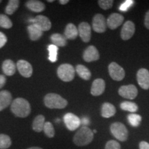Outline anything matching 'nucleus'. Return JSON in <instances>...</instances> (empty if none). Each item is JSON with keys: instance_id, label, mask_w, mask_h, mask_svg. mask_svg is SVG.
I'll list each match as a JSON object with an SVG mask.
<instances>
[{"instance_id": "1", "label": "nucleus", "mask_w": 149, "mask_h": 149, "mask_svg": "<svg viewBox=\"0 0 149 149\" xmlns=\"http://www.w3.org/2000/svg\"><path fill=\"white\" fill-rule=\"evenodd\" d=\"M10 109L15 116L21 118L28 117L31 112L29 102L25 99L21 97L16 98L12 102Z\"/></svg>"}, {"instance_id": "2", "label": "nucleus", "mask_w": 149, "mask_h": 149, "mask_svg": "<svg viewBox=\"0 0 149 149\" xmlns=\"http://www.w3.org/2000/svg\"><path fill=\"white\" fill-rule=\"evenodd\" d=\"M94 134L88 126H82L77 130L73 137V143L77 146H84L92 142Z\"/></svg>"}, {"instance_id": "3", "label": "nucleus", "mask_w": 149, "mask_h": 149, "mask_svg": "<svg viewBox=\"0 0 149 149\" xmlns=\"http://www.w3.org/2000/svg\"><path fill=\"white\" fill-rule=\"evenodd\" d=\"M44 102L48 109H62L68 105V102L64 98L56 93H48L44 97Z\"/></svg>"}, {"instance_id": "4", "label": "nucleus", "mask_w": 149, "mask_h": 149, "mask_svg": "<svg viewBox=\"0 0 149 149\" xmlns=\"http://www.w3.org/2000/svg\"><path fill=\"white\" fill-rule=\"evenodd\" d=\"M57 76L63 81H71L75 75V69L69 64H63L58 67L57 70Z\"/></svg>"}, {"instance_id": "5", "label": "nucleus", "mask_w": 149, "mask_h": 149, "mask_svg": "<svg viewBox=\"0 0 149 149\" xmlns=\"http://www.w3.org/2000/svg\"><path fill=\"white\" fill-rule=\"evenodd\" d=\"M110 130L114 137L119 141H125L128 139V130L124 124L121 122L113 123L110 126Z\"/></svg>"}, {"instance_id": "6", "label": "nucleus", "mask_w": 149, "mask_h": 149, "mask_svg": "<svg viewBox=\"0 0 149 149\" xmlns=\"http://www.w3.org/2000/svg\"><path fill=\"white\" fill-rule=\"evenodd\" d=\"M109 72L111 77L115 81H122L125 77V70L116 62L109 64Z\"/></svg>"}, {"instance_id": "7", "label": "nucleus", "mask_w": 149, "mask_h": 149, "mask_svg": "<svg viewBox=\"0 0 149 149\" xmlns=\"http://www.w3.org/2000/svg\"><path fill=\"white\" fill-rule=\"evenodd\" d=\"M64 122L66 128L70 131L77 130L81 125V120L72 113H68L64 115Z\"/></svg>"}, {"instance_id": "8", "label": "nucleus", "mask_w": 149, "mask_h": 149, "mask_svg": "<svg viewBox=\"0 0 149 149\" xmlns=\"http://www.w3.org/2000/svg\"><path fill=\"white\" fill-rule=\"evenodd\" d=\"M118 93L121 97L128 100H134L138 94L137 87L133 84L122 86L118 90Z\"/></svg>"}, {"instance_id": "9", "label": "nucleus", "mask_w": 149, "mask_h": 149, "mask_svg": "<svg viewBox=\"0 0 149 149\" xmlns=\"http://www.w3.org/2000/svg\"><path fill=\"white\" fill-rule=\"evenodd\" d=\"M107 20L103 15L96 14L93 19V29L98 33H103L107 31Z\"/></svg>"}, {"instance_id": "10", "label": "nucleus", "mask_w": 149, "mask_h": 149, "mask_svg": "<svg viewBox=\"0 0 149 149\" xmlns=\"http://www.w3.org/2000/svg\"><path fill=\"white\" fill-rule=\"evenodd\" d=\"M17 68L20 74L24 77H30L33 74V67L29 61L21 59L17 62Z\"/></svg>"}, {"instance_id": "11", "label": "nucleus", "mask_w": 149, "mask_h": 149, "mask_svg": "<svg viewBox=\"0 0 149 149\" xmlns=\"http://www.w3.org/2000/svg\"><path fill=\"white\" fill-rule=\"evenodd\" d=\"M137 83L141 88L149 89V71L146 68H140L137 73Z\"/></svg>"}, {"instance_id": "12", "label": "nucleus", "mask_w": 149, "mask_h": 149, "mask_svg": "<svg viewBox=\"0 0 149 149\" xmlns=\"http://www.w3.org/2000/svg\"><path fill=\"white\" fill-rule=\"evenodd\" d=\"M135 31V26L133 22L127 21L123 25L121 30V38L123 40H128L133 36Z\"/></svg>"}, {"instance_id": "13", "label": "nucleus", "mask_w": 149, "mask_h": 149, "mask_svg": "<svg viewBox=\"0 0 149 149\" xmlns=\"http://www.w3.org/2000/svg\"><path fill=\"white\" fill-rule=\"evenodd\" d=\"M31 22H33L32 24L37 25L43 32L49 31L51 29L52 24L51 21L47 17L44 15H37L33 19Z\"/></svg>"}, {"instance_id": "14", "label": "nucleus", "mask_w": 149, "mask_h": 149, "mask_svg": "<svg viewBox=\"0 0 149 149\" xmlns=\"http://www.w3.org/2000/svg\"><path fill=\"white\" fill-rule=\"evenodd\" d=\"M78 33L84 42H90L91 39V28L87 22H81L78 26Z\"/></svg>"}, {"instance_id": "15", "label": "nucleus", "mask_w": 149, "mask_h": 149, "mask_svg": "<svg viewBox=\"0 0 149 149\" xmlns=\"http://www.w3.org/2000/svg\"><path fill=\"white\" fill-rule=\"evenodd\" d=\"M83 59L86 62H92L100 59L98 50L94 46H90L85 49L83 53Z\"/></svg>"}, {"instance_id": "16", "label": "nucleus", "mask_w": 149, "mask_h": 149, "mask_svg": "<svg viewBox=\"0 0 149 149\" xmlns=\"http://www.w3.org/2000/svg\"><path fill=\"white\" fill-rule=\"evenodd\" d=\"M106 83L103 79L98 78L93 81L91 86V93L93 96H100L102 95L105 91Z\"/></svg>"}, {"instance_id": "17", "label": "nucleus", "mask_w": 149, "mask_h": 149, "mask_svg": "<svg viewBox=\"0 0 149 149\" xmlns=\"http://www.w3.org/2000/svg\"><path fill=\"white\" fill-rule=\"evenodd\" d=\"M124 16L119 13H112L107 20V25L111 30H115L122 24Z\"/></svg>"}, {"instance_id": "18", "label": "nucleus", "mask_w": 149, "mask_h": 149, "mask_svg": "<svg viewBox=\"0 0 149 149\" xmlns=\"http://www.w3.org/2000/svg\"><path fill=\"white\" fill-rule=\"evenodd\" d=\"M12 103V95L9 91H0V111L6 109Z\"/></svg>"}, {"instance_id": "19", "label": "nucleus", "mask_w": 149, "mask_h": 149, "mask_svg": "<svg viewBox=\"0 0 149 149\" xmlns=\"http://www.w3.org/2000/svg\"><path fill=\"white\" fill-rule=\"evenodd\" d=\"M26 6L30 10L35 13H41L45 10V4L41 1L37 0H30L26 2Z\"/></svg>"}, {"instance_id": "20", "label": "nucleus", "mask_w": 149, "mask_h": 149, "mask_svg": "<svg viewBox=\"0 0 149 149\" xmlns=\"http://www.w3.org/2000/svg\"><path fill=\"white\" fill-rule=\"evenodd\" d=\"M28 32L31 40L37 41L42 37L43 31L34 24H31L28 26Z\"/></svg>"}, {"instance_id": "21", "label": "nucleus", "mask_w": 149, "mask_h": 149, "mask_svg": "<svg viewBox=\"0 0 149 149\" xmlns=\"http://www.w3.org/2000/svg\"><path fill=\"white\" fill-rule=\"evenodd\" d=\"M2 70L6 75L13 76L16 72V65L11 59H6L2 63Z\"/></svg>"}, {"instance_id": "22", "label": "nucleus", "mask_w": 149, "mask_h": 149, "mask_svg": "<svg viewBox=\"0 0 149 149\" xmlns=\"http://www.w3.org/2000/svg\"><path fill=\"white\" fill-rule=\"evenodd\" d=\"M115 113H116V109L113 104L109 102H105L102 104L101 115L104 118H110L114 116Z\"/></svg>"}, {"instance_id": "23", "label": "nucleus", "mask_w": 149, "mask_h": 149, "mask_svg": "<svg viewBox=\"0 0 149 149\" xmlns=\"http://www.w3.org/2000/svg\"><path fill=\"white\" fill-rule=\"evenodd\" d=\"M78 35H79L78 30L77 27L75 26V25L71 23L67 24L64 31V36L66 37V39L71 40H75Z\"/></svg>"}, {"instance_id": "24", "label": "nucleus", "mask_w": 149, "mask_h": 149, "mask_svg": "<svg viewBox=\"0 0 149 149\" xmlns=\"http://www.w3.org/2000/svg\"><path fill=\"white\" fill-rule=\"evenodd\" d=\"M44 124H45V117L44 115H39L35 117L32 124L33 130L37 133H40L44 129Z\"/></svg>"}, {"instance_id": "25", "label": "nucleus", "mask_w": 149, "mask_h": 149, "mask_svg": "<svg viewBox=\"0 0 149 149\" xmlns=\"http://www.w3.org/2000/svg\"><path fill=\"white\" fill-rule=\"evenodd\" d=\"M51 40L53 45L57 47H64L67 44V39L64 35L59 33H54L51 36Z\"/></svg>"}, {"instance_id": "26", "label": "nucleus", "mask_w": 149, "mask_h": 149, "mask_svg": "<svg viewBox=\"0 0 149 149\" xmlns=\"http://www.w3.org/2000/svg\"><path fill=\"white\" fill-rule=\"evenodd\" d=\"M75 71L77 72L78 75L81 79L84 80H89L91 77V72L88 68L81 64L77 65L75 68Z\"/></svg>"}, {"instance_id": "27", "label": "nucleus", "mask_w": 149, "mask_h": 149, "mask_svg": "<svg viewBox=\"0 0 149 149\" xmlns=\"http://www.w3.org/2000/svg\"><path fill=\"white\" fill-rule=\"evenodd\" d=\"M20 1L19 0H10L8 1V4L5 8V13L6 14L11 15L17 10L19 6Z\"/></svg>"}, {"instance_id": "28", "label": "nucleus", "mask_w": 149, "mask_h": 149, "mask_svg": "<svg viewBox=\"0 0 149 149\" xmlns=\"http://www.w3.org/2000/svg\"><path fill=\"white\" fill-rule=\"evenodd\" d=\"M120 108L122 110L130 113H136L138 111V107L135 103L131 102H124L120 104Z\"/></svg>"}, {"instance_id": "29", "label": "nucleus", "mask_w": 149, "mask_h": 149, "mask_svg": "<svg viewBox=\"0 0 149 149\" xmlns=\"http://www.w3.org/2000/svg\"><path fill=\"white\" fill-rule=\"evenodd\" d=\"M48 59L51 62H55L57 60V53H58V47L53 44H51L48 46Z\"/></svg>"}, {"instance_id": "30", "label": "nucleus", "mask_w": 149, "mask_h": 149, "mask_svg": "<svg viewBox=\"0 0 149 149\" xmlns=\"http://www.w3.org/2000/svg\"><path fill=\"white\" fill-rule=\"evenodd\" d=\"M12 145L10 137L6 134H0V149H7Z\"/></svg>"}, {"instance_id": "31", "label": "nucleus", "mask_w": 149, "mask_h": 149, "mask_svg": "<svg viewBox=\"0 0 149 149\" xmlns=\"http://www.w3.org/2000/svg\"><path fill=\"white\" fill-rule=\"evenodd\" d=\"M13 26V22L6 15L0 14V27L9 29Z\"/></svg>"}, {"instance_id": "32", "label": "nucleus", "mask_w": 149, "mask_h": 149, "mask_svg": "<svg viewBox=\"0 0 149 149\" xmlns=\"http://www.w3.org/2000/svg\"><path fill=\"white\" fill-rule=\"evenodd\" d=\"M128 121L129 124L133 127H137L140 124L141 121V117L139 115L131 113L128 115Z\"/></svg>"}, {"instance_id": "33", "label": "nucleus", "mask_w": 149, "mask_h": 149, "mask_svg": "<svg viewBox=\"0 0 149 149\" xmlns=\"http://www.w3.org/2000/svg\"><path fill=\"white\" fill-rule=\"evenodd\" d=\"M43 130H44L45 135L47 136L48 137H49V138H53L54 136H55V128H54L53 125L51 122H45Z\"/></svg>"}, {"instance_id": "34", "label": "nucleus", "mask_w": 149, "mask_h": 149, "mask_svg": "<svg viewBox=\"0 0 149 149\" xmlns=\"http://www.w3.org/2000/svg\"><path fill=\"white\" fill-rule=\"evenodd\" d=\"M97 3L100 8L104 10H108L112 8L114 1L113 0H99Z\"/></svg>"}, {"instance_id": "35", "label": "nucleus", "mask_w": 149, "mask_h": 149, "mask_svg": "<svg viewBox=\"0 0 149 149\" xmlns=\"http://www.w3.org/2000/svg\"><path fill=\"white\" fill-rule=\"evenodd\" d=\"M105 149H121V146L118 141L115 140H109L106 144Z\"/></svg>"}, {"instance_id": "36", "label": "nucleus", "mask_w": 149, "mask_h": 149, "mask_svg": "<svg viewBox=\"0 0 149 149\" xmlns=\"http://www.w3.org/2000/svg\"><path fill=\"white\" fill-rule=\"evenodd\" d=\"M134 1H132V0H128V1H125L124 3L120 6V10L122 11H126L128 8L131 6L133 4Z\"/></svg>"}, {"instance_id": "37", "label": "nucleus", "mask_w": 149, "mask_h": 149, "mask_svg": "<svg viewBox=\"0 0 149 149\" xmlns=\"http://www.w3.org/2000/svg\"><path fill=\"white\" fill-rule=\"evenodd\" d=\"M7 42V37L3 33L0 32V48L5 46Z\"/></svg>"}, {"instance_id": "38", "label": "nucleus", "mask_w": 149, "mask_h": 149, "mask_svg": "<svg viewBox=\"0 0 149 149\" xmlns=\"http://www.w3.org/2000/svg\"><path fill=\"white\" fill-rule=\"evenodd\" d=\"M139 149H149V144L145 141H141L139 144Z\"/></svg>"}, {"instance_id": "39", "label": "nucleus", "mask_w": 149, "mask_h": 149, "mask_svg": "<svg viewBox=\"0 0 149 149\" xmlns=\"http://www.w3.org/2000/svg\"><path fill=\"white\" fill-rule=\"evenodd\" d=\"M6 83V78L3 74H0V89L4 86Z\"/></svg>"}, {"instance_id": "40", "label": "nucleus", "mask_w": 149, "mask_h": 149, "mask_svg": "<svg viewBox=\"0 0 149 149\" xmlns=\"http://www.w3.org/2000/svg\"><path fill=\"white\" fill-rule=\"evenodd\" d=\"M144 25L147 29L149 30V10L146 12L144 17Z\"/></svg>"}, {"instance_id": "41", "label": "nucleus", "mask_w": 149, "mask_h": 149, "mask_svg": "<svg viewBox=\"0 0 149 149\" xmlns=\"http://www.w3.org/2000/svg\"><path fill=\"white\" fill-rule=\"evenodd\" d=\"M89 120L87 117H83L82 120H81V124H83V126H86L89 124Z\"/></svg>"}, {"instance_id": "42", "label": "nucleus", "mask_w": 149, "mask_h": 149, "mask_svg": "<svg viewBox=\"0 0 149 149\" xmlns=\"http://www.w3.org/2000/svg\"><path fill=\"white\" fill-rule=\"evenodd\" d=\"M59 2L61 5H65L69 2V1H68V0H59Z\"/></svg>"}, {"instance_id": "43", "label": "nucleus", "mask_w": 149, "mask_h": 149, "mask_svg": "<svg viewBox=\"0 0 149 149\" xmlns=\"http://www.w3.org/2000/svg\"><path fill=\"white\" fill-rule=\"evenodd\" d=\"M27 149H43V148L39 146H33V147H30V148Z\"/></svg>"}, {"instance_id": "44", "label": "nucleus", "mask_w": 149, "mask_h": 149, "mask_svg": "<svg viewBox=\"0 0 149 149\" xmlns=\"http://www.w3.org/2000/svg\"><path fill=\"white\" fill-rule=\"evenodd\" d=\"M48 2H53L54 0H48Z\"/></svg>"}, {"instance_id": "45", "label": "nucleus", "mask_w": 149, "mask_h": 149, "mask_svg": "<svg viewBox=\"0 0 149 149\" xmlns=\"http://www.w3.org/2000/svg\"><path fill=\"white\" fill-rule=\"evenodd\" d=\"M93 134L96 133H97V130H93Z\"/></svg>"}, {"instance_id": "46", "label": "nucleus", "mask_w": 149, "mask_h": 149, "mask_svg": "<svg viewBox=\"0 0 149 149\" xmlns=\"http://www.w3.org/2000/svg\"><path fill=\"white\" fill-rule=\"evenodd\" d=\"M1 1H0V3H1Z\"/></svg>"}]
</instances>
